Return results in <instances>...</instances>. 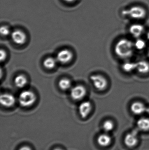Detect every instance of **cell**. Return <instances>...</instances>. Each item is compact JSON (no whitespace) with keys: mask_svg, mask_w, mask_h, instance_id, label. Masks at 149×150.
<instances>
[{"mask_svg":"<svg viewBox=\"0 0 149 150\" xmlns=\"http://www.w3.org/2000/svg\"><path fill=\"white\" fill-rule=\"evenodd\" d=\"M90 79L95 89L99 91H104L108 86V81L103 75L95 74L91 75Z\"/></svg>","mask_w":149,"mask_h":150,"instance_id":"cell-3","label":"cell"},{"mask_svg":"<svg viewBox=\"0 0 149 150\" xmlns=\"http://www.w3.org/2000/svg\"><path fill=\"white\" fill-rule=\"evenodd\" d=\"M59 87L63 91H67L70 90L72 87V82L69 79L63 78L60 79L58 82Z\"/></svg>","mask_w":149,"mask_h":150,"instance_id":"cell-17","label":"cell"},{"mask_svg":"<svg viewBox=\"0 0 149 150\" xmlns=\"http://www.w3.org/2000/svg\"><path fill=\"white\" fill-rule=\"evenodd\" d=\"M98 143L100 146L105 147L108 146L112 142V139L107 134H101L100 135L97 139Z\"/></svg>","mask_w":149,"mask_h":150,"instance_id":"cell-15","label":"cell"},{"mask_svg":"<svg viewBox=\"0 0 149 150\" xmlns=\"http://www.w3.org/2000/svg\"><path fill=\"white\" fill-rule=\"evenodd\" d=\"M56 58L59 63L66 64L71 61L73 58V54L71 50L64 48L61 49L57 53Z\"/></svg>","mask_w":149,"mask_h":150,"instance_id":"cell-6","label":"cell"},{"mask_svg":"<svg viewBox=\"0 0 149 150\" xmlns=\"http://www.w3.org/2000/svg\"><path fill=\"white\" fill-rule=\"evenodd\" d=\"M147 38L148 39V40H149V31L147 32Z\"/></svg>","mask_w":149,"mask_h":150,"instance_id":"cell-27","label":"cell"},{"mask_svg":"<svg viewBox=\"0 0 149 150\" xmlns=\"http://www.w3.org/2000/svg\"><path fill=\"white\" fill-rule=\"evenodd\" d=\"M18 150H31V149L30 147H28V146H25L21 147Z\"/></svg>","mask_w":149,"mask_h":150,"instance_id":"cell-24","label":"cell"},{"mask_svg":"<svg viewBox=\"0 0 149 150\" xmlns=\"http://www.w3.org/2000/svg\"><path fill=\"white\" fill-rule=\"evenodd\" d=\"M127 14L134 19H143L147 15V11L143 7L140 6H134L128 10Z\"/></svg>","mask_w":149,"mask_h":150,"instance_id":"cell-5","label":"cell"},{"mask_svg":"<svg viewBox=\"0 0 149 150\" xmlns=\"http://www.w3.org/2000/svg\"><path fill=\"white\" fill-rule=\"evenodd\" d=\"M0 31H1V35L4 37L8 36L11 33L9 28L6 25H3L1 26Z\"/></svg>","mask_w":149,"mask_h":150,"instance_id":"cell-22","label":"cell"},{"mask_svg":"<svg viewBox=\"0 0 149 150\" xmlns=\"http://www.w3.org/2000/svg\"><path fill=\"white\" fill-rule=\"evenodd\" d=\"M138 73L142 74L149 73V62L145 60H141L136 62V69Z\"/></svg>","mask_w":149,"mask_h":150,"instance_id":"cell-14","label":"cell"},{"mask_svg":"<svg viewBox=\"0 0 149 150\" xmlns=\"http://www.w3.org/2000/svg\"><path fill=\"white\" fill-rule=\"evenodd\" d=\"M148 55L149 57V49L148 50Z\"/></svg>","mask_w":149,"mask_h":150,"instance_id":"cell-29","label":"cell"},{"mask_svg":"<svg viewBox=\"0 0 149 150\" xmlns=\"http://www.w3.org/2000/svg\"><path fill=\"white\" fill-rule=\"evenodd\" d=\"M122 69L124 72L127 73H132L136 69V62H127L122 66Z\"/></svg>","mask_w":149,"mask_h":150,"instance_id":"cell-18","label":"cell"},{"mask_svg":"<svg viewBox=\"0 0 149 150\" xmlns=\"http://www.w3.org/2000/svg\"><path fill=\"white\" fill-rule=\"evenodd\" d=\"M70 96L73 100H80L85 98L87 93L86 88L82 85L78 84L70 89Z\"/></svg>","mask_w":149,"mask_h":150,"instance_id":"cell-4","label":"cell"},{"mask_svg":"<svg viewBox=\"0 0 149 150\" xmlns=\"http://www.w3.org/2000/svg\"><path fill=\"white\" fill-rule=\"evenodd\" d=\"M137 126L141 130L146 131L149 130V118H141L137 122Z\"/></svg>","mask_w":149,"mask_h":150,"instance_id":"cell-19","label":"cell"},{"mask_svg":"<svg viewBox=\"0 0 149 150\" xmlns=\"http://www.w3.org/2000/svg\"><path fill=\"white\" fill-rule=\"evenodd\" d=\"M92 108V103L89 100L81 102L78 106V112L81 118L85 119L90 114Z\"/></svg>","mask_w":149,"mask_h":150,"instance_id":"cell-8","label":"cell"},{"mask_svg":"<svg viewBox=\"0 0 149 150\" xmlns=\"http://www.w3.org/2000/svg\"><path fill=\"white\" fill-rule=\"evenodd\" d=\"M144 31L145 28L144 26L141 24H134L129 27V33L133 37L136 38H140L144 33Z\"/></svg>","mask_w":149,"mask_h":150,"instance_id":"cell-11","label":"cell"},{"mask_svg":"<svg viewBox=\"0 0 149 150\" xmlns=\"http://www.w3.org/2000/svg\"><path fill=\"white\" fill-rule=\"evenodd\" d=\"M14 84L17 88H23L27 85L28 79L25 75L23 74L17 75L14 79Z\"/></svg>","mask_w":149,"mask_h":150,"instance_id":"cell-13","label":"cell"},{"mask_svg":"<svg viewBox=\"0 0 149 150\" xmlns=\"http://www.w3.org/2000/svg\"><path fill=\"white\" fill-rule=\"evenodd\" d=\"M145 112L147 113L148 115H149V106L148 107L146 108V112Z\"/></svg>","mask_w":149,"mask_h":150,"instance_id":"cell-26","label":"cell"},{"mask_svg":"<svg viewBox=\"0 0 149 150\" xmlns=\"http://www.w3.org/2000/svg\"><path fill=\"white\" fill-rule=\"evenodd\" d=\"M53 150H63L62 149H59V148H57V149H54Z\"/></svg>","mask_w":149,"mask_h":150,"instance_id":"cell-28","label":"cell"},{"mask_svg":"<svg viewBox=\"0 0 149 150\" xmlns=\"http://www.w3.org/2000/svg\"><path fill=\"white\" fill-rule=\"evenodd\" d=\"M0 54H1V58H0L1 61V62L4 61L7 57V52L4 49H1Z\"/></svg>","mask_w":149,"mask_h":150,"instance_id":"cell-23","label":"cell"},{"mask_svg":"<svg viewBox=\"0 0 149 150\" xmlns=\"http://www.w3.org/2000/svg\"><path fill=\"white\" fill-rule=\"evenodd\" d=\"M146 106L144 103L141 101L133 102L130 106V110L133 114L136 115H141L146 112Z\"/></svg>","mask_w":149,"mask_h":150,"instance_id":"cell-12","label":"cell"},{"mask_svg":"<svg viewBox=\"0 0 149 150\" xmlns=\"http://www.w3.org/2000/svg\"><path fill=\"white\" fill-rule=\"evenodd\" d=\"M134 45L135 49L141 51L145 49L147 44L145 40L141 38H136V40L134 43Z\"/></svg>","mask_w":149,"mask_h":150,"instance_id":"cell-20","label":"cell"},{"mask_svg":"<svg viewBox=\"0 0 149 150\" xmlns=\"http://www.w3.org/2000/svg\"><path fill=\"white\" fill-rule=\"evenodd\" d=\"M57 62L56 58L48 57L45 58L43 61V66L48 69H52L56 67Z\"/></svg>","mask_w":149,"mask_h":150,"instance_id":"cell-16","label":"cell"},{"mask_svg":"<svg viewBox=\"0 0 149 150\" xmlns=\"http://www.w3.org/2000/svg\"><path fill=\"white\" fill-rule=\"evenodd\" d=\"M67 3H73L75 2V1H77V0H64Z\"/></svg>","mask_w":149,"mask_h":150,"instance_id":"cell-25","label":"cell"},{"mask_svg":"<svg viewBox=\"0 0 149 150\" xmlns=\"http://www.w3.org/2000/svg\"><path fill=\"white\" fill-rule=\"evenodd\" d=\"M138 142L137 133L136 130L129 133L124 138V143L129 148H133L137 144Z\"/></svg>","mask_w":149,"mask_h":150,"instance_id":"cell-10","label":"cell"},{"mask_svg":"<svg viewBox=\"0 0 149 150\" xmlns=\"http://www.w3.org/2000/svg\"><path fill=\"white\" fill-rule=\"evenodd\" d=\"M0 101L2 105L5 107L10 108L15 105L16 98L11 93H3L1 94Z\"/></svg>","mask_w":149,"mask_h":150,"instance_id":"cell-9","label":"cell"},{"mask_svg":"<svg viewBox=\"0 0 149 150\" xmlns=\"http://www.w3.org/2000/svg\"><path fill=\"white\" fill-rule=\"evenodd\" d=\"M36 100V94L30 90H24L18 95L19 105L23 107H29L33 105Z\"/></svg>","mask_w":149,"mask_h":150,"instance_id":"cell-2","label":"cell"},{"mask_svg":"<svg viewBox=\"0 0 149 150\" xmlns=\"http://www.w3.org/2000/svg\"><path fill=\"white\" fill-rule=\"evenodd\" d=\"M102 127L104 131L108 132L112 131L113 129L114 125L113 121L110 120H107L104 122Z\"/></svg>","mask_w":149,"mask_h":150,"instance_id":"cell-21","label":"cell"},{"mask_svg":"<svg viewBox=\"0 0 149 150\" xmlns=\"http://www.w3.org/2000/svg\"><path fill=\"white\" fill-rule=\"evenodd\" d=\"M135 49L134 43L131 40L122 38L118 40L115 44L114 52L116 55L120 58L127 59L133 56Z\"/></svg>","mask_w":149,"mask_h":150,"instance_id":"cell-1","label":"cell"},{"mask_svg":"<svg viewBox=\"0 0 149 150\" xmlns=\"http://www.w3.org/2000/svg\"><path fill=\"white\" fill-rule=\"evenodd\" d=\"M10 37L13 42L19 45L25 44L27 40L26 33L23 31L19 29L13 31L10 33Z\"/></svg>","mask_w":149,"mask_h":150,"instance_id":"cell-7","label":"cell"}]
</instances>
